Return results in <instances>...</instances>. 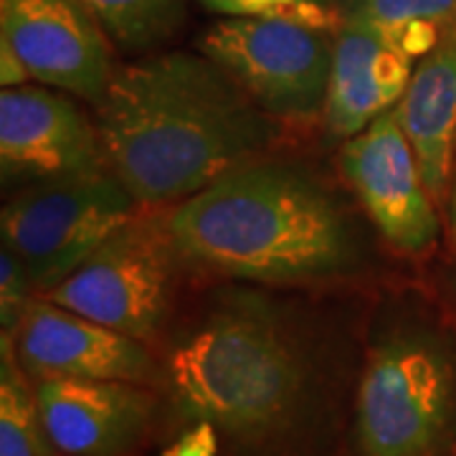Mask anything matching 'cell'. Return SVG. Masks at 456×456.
<instances>
[{
    "label": "cell",
    "instance_id": "obj_1",
    "mask_svg": "<svg viewBox=\"0 0 456 456\" xmlns=\"http://www.w3.org/2000/svg\"><path fill=\"white\" fill-rule=\"evenodd\" d=\"M160 375L196 431L246 454L272 452L305 428L320 401L314 314L269 287L218 289L170 340Z\"/></svg>",
    "mask_w": 456,
    "mask_h": 456
},
{
    "label": "cell",
    "instance_id": "obj_2",
    "mask_svg": "<svg viewBox=\"0 0 456 456\" xmlns=\"http://www.w3.org/2000/svg\"><path fill=\"white\" fill-rule=\"evenodd\" d=\"M107 165L140 208H173L266 158L281 125L200 51L119 66L94 107Z\"/></svg>",
    "mask_w": 456,
    "mask_h": 456
},
{
    "label": "cell",
    "instance_id": "obj_3",
    "mask_svg": "<svg viewBox=\"0 0 456 456\" xmlns=\"http://www.w3.org/2000/svg\"><path fill=\"white\" fill-rule=\"evenodd\" d=\"M165 218L183 266L233 284H335L368 264V239L347 203L287 160L241 165Z\"/></svg>",
    "mask_w": 456,
    "mask_h": 456
},
{
    "label": "cell",
    "instance_id": "obj_4",
    "mask_svg": "<svg viewBox=\"0 0 456 456\" xmlns=\"http://www.w3.org/2000/svg\"><path fill=\"white\" fill-rule=\"evenodd\" d=\"M456 434V355L413 305L375 314L360 368L353 441L358 456H444Z\"/></svg>",
    "mask_w": 456,
    "mask_h": 456
},
{
    "label": "cell",
    "instance_id": "obj_5",
    "mask_svg": "<svg viewBox=\"0 0 456 456\" xmlns=\"http://www.w3.org/2000/svg\"><path fill=\"white\" fill-rule=\"evenodd\" d=\"M140 211L112 170L36 183L16 188L5 200L0 211L3 246L23 261L44 297Z\"/></svg>",
    "mask_w": 456,
    "mask_h": 456
},
{
    "label": "cell",
    "instance_id": "obj_6",
    "mask_svg": "<svg viewBox=\"0 0 456 456\" xmlns=\"http://www.w3.org/2000/svg\"><path fill=\"white\" fill-rule=\"evenodd\" d=\"M198 49L281 127L325 117L335 33L287 18H221Z\"/></svg>",
    "mask_w": 456,
    "mask_h": 456
},
{
    "label": "cell",
    "instance_id": "obj_7",
    "mask_svg": "<svg viewBox=\"0 0 456 456\" xmlns=\"http://www.w3.org/2000/svg\"><path fill=\"white\" fill-rule=\"evenodd\" d=\"M178 264L167 218L140 213L44 297L99 325L150 342L167 325Z\"/></svg>",
    "mask_w": 456,
    "mask_h": 456
},
{
    "label": "cell",
    "instance_id": "obj_8",
    "mask_svg": "<svg viewBox=\"0 0 456 456\" xmlns=\"http://www.w3.org/2000/svg\"><path fill=\"white\" fill-rule=\"evenodd\" d=\"M0 167L3 183L16 188L110 170L82 99L44 84L3 86Z\"/></svg>",
    "mask_w": 456,
    "mask_h": 456
},
{
    "label": "cell",
    "instance_id": "obj_9",
    "mask_svg": "<svg viewBox=\"0 0 456 456\" xmlns=\"http://www.w3.org/2000/svg\"><path fill=\"white\" fill-rule=\"evenodd\" d=\"M338 165L360 208L393 251L416 256L436 244V203L393 110L345 140Z\"/></svg>",
    "mask_w": 456,
    "mask_h": 456
},
{
    "label": "cell",
    "instance_id": "obj_10",
    "mask_svg": "<svg viewBox=\"0 0 456 456\" xmlns=\"http://www.w3.org/2000/svg\"><path fill=\"white\" fill-rule=\"evenodd\" d=\"M0 38L31 79L97 107L117 74V46L82 0H0Z\"/></svg>",
    "mask_w": 456,
    "mask_h": 456
},
{
    "label": "cell",
    "instance_id": "obj_11",
    "mask_svg": "<svg viewBox=\"0 0 456 456\" xmlns=\"http://www.w3.org/2000/svg\"><path fill=\"white\" fill-rule=\"evenodd\" d=\"M8 338L31 380L84 378L145 386L158 373L147 342L99 325L46 297L33 299L18 330Z\"/></svg>",
    "mask_w": 456,
    "mask_h": 456
},
{
    "label": "cell",
    "instance_id": "obj_12",
    "mask_svg": "<svg viewBox=\"0 0 456 456\" xmlns=\"http://www.w3.org/2000/svg\"><path fill=\"white\" fill-rule=\"evenodd\" d=\"M44 424L64 456H125L147 436L155 395L142 383L46 378L33 380Z\"/></svg>",
    "mask_w": 456,
    "mask_h": 456
},
{
    "label": "cell",
    "instance_id": "obj_13",
    "mask_svg": "<svg viewBox=\"0 0 456 456\" xmlns=\"http://www.w3.org/2000/svg\"><path fill=\"white\" fill-rule=\"evenodd\" d=\"M419 59L406 44L358 16L342 18L335 31V56L327 89L325 132L345 142L391 112L403 97Z\"/></svg>",
    "mask_w": 456,
    "mask_h": 456
},
{
    "label": "cell",
    "instance_id": "obj_14",
    "mask_svg": "<svg viewBox=\"0 0 456 456\" xmlns=\"http://www.w3.org/2000/svg\"><path fill=\"white\" fill-rule=\"evenodd\" d=\"M393 114L416 155L426 191L439 206L449 198L456 150V31L419 59Z\"/></svg>",
    "mask_w": 456,
    "mask_h": 456
},
{
    "label": "cell",
    "instance_id": "obj_15",
    "mask_svg": "<svg viewBox=\"0 0 456 456\" xmlns=\"http://www.w3.org/2000/svg\"><path fill=\"white\" fill-rule=\"evenodd\" d=\"M44 424L36 383L20 368L13 342L0 335V456H59Z\"/></svg>",
    "mask_w": 456,
    "mask_h": 456
},
{
    "label": "cell",
    "instance_id": "obj_16",
    "mask_svg": "<svg viewBox=\"0 0 456 456\" xmlns=\"http://www.w3.org/2000/svg\"><path fill=\"white\" fill-rule=\"evenodd\" d=\"M99 26L125 53H152L185 20V0H82Z\"/></svg>",
    "mask_w": 456,
    "mask_h": 456
},
{
    "label": "cell",
    "instance_id": "obj_17",
    "mask_svg": "<svg viewBox=\"0 0 456 456\" xmlns=\"http://www.w3.org/2000/svg\"><path fill=\"white\" fill-rule=\"evenodd\" d=\"M345 16H358L395 33L421 59L456 31V0H345Z\"/></svg>",
    "mask_w": 456,
    "mask_h": 456
},
{
    "label": "cell",
    "instance_id": "obj_18",
    "mask_svg": "<svg viewBox=\"0 0 456 456\" xmlns=\"http://www.w3.org/2000/svg\"><path fill=\"white\" fill-rule=\"evenodd\" d=\"M221 18H287L335 33L345 18V0H200Z\"/></svg>",
    "mask_w": 456,
    "mask_h": 456
},
{
    "label": "cell",
    "instance_id": "obj_19",
    "mask_svg": "<svg viewBox=\"0 0 456 456\" xmlns=\"http://www.w3.org/2000/svg\"><path fill=\"white\" fill-rule=\"evenodd\" d=\"M36 297H41V294L36 289L28 269L8 246H3V254H0V325H3V335L16 332Z\"/></svg>",
    "mask_w": 456,
    "mask_h": 456
},
{
    "label": "cell",
    "instance_id": "obj_20",
    "mask_svg": "<svg viewBox=\"0 0 456 456\" xmlns=\"http://www.w3.org/2000/svg\"><path fill=\"white\" fill-rule=\"evenodd\" d=\"M0 82L3 86H23V84L33 82L20 56L3 38H0Z\"/></svg>",
    "mask_w": 456,
    "mask_h": 456
},
{
    "label": "cell",
    "instance_id": "obj_21",
    "mask_svg": "<svg viewBox=\"0 0 456 456\" xmlns=\"http://www.w3.org/2000/svg\"><path fill=\"white\" fill-rule=\"evenodd\" d=\"M449 231H452V239H454L456 246V178L452 183V191H449Z\"/></svg>",
    "mask_w": 456,
    "mask_h": 456
}]
</instances>
